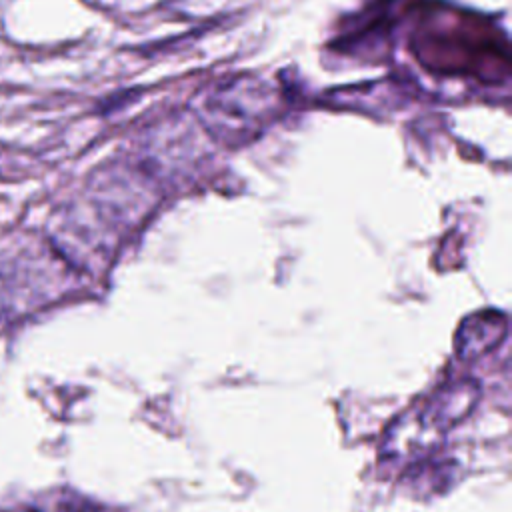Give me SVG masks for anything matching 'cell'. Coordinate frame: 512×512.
Returning a JSON list of instances; mask_svg holds the SVG:
<instances>
[{
    "instance_id": "1",
    "label": "cell",
    "mask_w": 512,
    "mask_h": 512,
    "mask_svg": "<svg viewBox=\"0 0 512 512\" xmlns=\"http://www.w3.org/2000/svg\"><path fill=\"white\" fill-rule=\"evenodd\" d=\"M450 430L452 428L424 398L392 420L384 432L380 454L386 462L402 464L406 468L418 460L434 456Z\"/></svg>"
},
{
    "instance_id": "2",
    "label": "cell",
    "mask_w": 512,
    "mask_h": 512,
    "mask_svg": "<svg viewBox=\"0 0 512 512\" xmlns=\"http://www.w3.org/2000/svg\"><path fill=\"white\" fill-rule=\"evenodd\" d=\"M506 334V322L500 314H478L462 322L456 334V354L460 360H476L500 344Z\"/></svg>"
},
{
    "instance_id": "3",
    "label": "cell",
    "mask_w": 512,
    "mask_h": 512,
    "mask_svg": "<svg viewBox=\"0 0 512 512\" xmlns=\"http://www.w3.org/2000/svg\"><path fill=\"white\" fill-rule=\"evenodd\" d=\"M456 462L438 460L436 454L424 460H418L404 468V484L410 488L412 494H436L448 488V480L454 478L452 468Z\"/></svg>"
}]
</instances>
